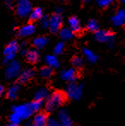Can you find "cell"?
Wrapping results in <instances>:
<instances>
[{"mask_svg":"<svg viewBox=\"0 0 125 126\" xmlns=\"http://www.w3.org/2000/svg\"><path fill=\"white\" fill-rule=\"evenodd\" d=\"M67 99V95L61 90H56L50 94L46 102V109L47 112H52L60 107Z\"/></svg>","mask_w":125,"mask_h":126,"instance_id":"1","label":"cell"},{"mask_svg":"<svg viewBox=\"0 0 125 126\" xmlns=\"http://www.w3.org/2000/svg\"><path fill=\"white\" fill-rule=\"evenodd\" d=\"M19 49L20 45L16 40H12V41L9 43L6 47L4 48V49H3V57H4L3 62L9 63L14 61L16 53L18 52Z\"/></svg>","mask_w":125,"mask_h":126,"instance_id":"2","label":"cell"},{"mask_svg":"<svg viewBox=\"0 0 125 126\" xmlns=\"http://www.w3.org/2000/svg\"><path fill=\"white\" fill-rule=\"evenodd\" d=\"M22 72V66L19 62L14 60L9 62L5 68V77L7 79H13L17 78Z\"/></svg>","mask_w":125,"mask_h":126,"instance_id":"3","label":"cell"},{"mask_svg":"<svg viewBox=\"0 0 125 126\" xmlns=\"http://www.w3.org/2000/svg\"><path fill=\"white\" fill-rule=\"evenodd\" d=\"M32 11V4L30 0H18L16 7V12L18 16L26 18L29 16Z\"/></svg>","mask_w":125,"mask_h":126,"instance_id":"4","label":"cell"},{"mask_svg":"<svg viewBox=\"0 0 125 126\" xmlns=\"http://www.w3.org/2000/svg\"><path fill=\"white\" fill-rule=\"evenodd\" d=\"M12 112L19 117L21 120L27 119L33 113L30 106H29V103L14 106L12 108Z\"/></svg>","mask_w":125,"mask_h":126,"instance_id":"5","label":"cell"},{"mask_svg":"<svg viewBox=\"0 0 125 126\" xmlns=\"http://www.w3.org/2000/svg\"><path fill=\"white\" fill-rule=\"evenodd\" d=\"M83 86L75 83H70L66 88V95L72 100H79L82 95Z\"/></svg>","mask_w":125,"mask_h":126,"instance_id":"6","label":"cell"},{"mask_svg":"<svg viewBox=\"0 0 125 126\" xmlns=\"http://www.w3.org/2000/svg\"><path fill=\"white\" fill-rule=\"evenodd\" d=\"M95 38L100 43H106L110 46L114 44V35L110 31L106 30H98L95 32Z\"/></svg>","mask_w":125,"mask_h":126,"instance_id":"7","label":"cell"},{"mask_svg":"<svg viewBox=\"0 0 125 126\" xmlns=\"http://www.w3.org/2000/svg\"><path fill=\"white\" fill-rule=\"evenodd\" d=\"M63 25V18L61 15L54 14L50 17V24H49V29L50 32L52 33L58 32L62 28Z\"/></svg>","mask_w":125,"mask_h":126,"instance_id":"8","label":"cell"},{"mask_svg":"<svg viewBox=\"0 0 125 126\" xmlns=\"http://www.w3.org/2000/svg\"><path fill=\"white\" fill-rule=\"evenodd\" d=\"M61 79L64 81H68L70 83H75V81L77 79V72L75 68H69L66 70H63L61 72Z\"/></svg>","mask_w":125,"mask_h":126,"instance_id":"9","label":"cell"},{"mask_svg":"<svg viewBox=\"0 0 125 126\" xmlns=\"http://www.w3.org/2000/svg\"><path fill=\"white\" fill-rule=\"evenodd\" d=\"M57 118H58L57 121L60 126H74L73 122L70 119L66 110H63V109L59 110L57 113Z\"/></svg>","mask_w":125,"mask_h":126,"instance_id":"10","label":"cell"},{"mask_svg":"<svg viewBox=\"0 0 125 126\" xmlns=\"http://www.w3.org/2000/svg\"><path fill=\"white\" fill-rule=\"evenodd\" d=\"M35 32V27L33 24L28 23L27 25H24L18 29L17 34L21 38H26V37H29L33 35Z\"/></svg>","mask_w":125,"mask_h":126,"instance_id":"11","label":"cell"},{"mask_svg":"<svg viewBox=\"0 0 125 126\" xmlns=\"http://www.w3.org/2000/svg\"><path fill=\"white\" fill-rule=\"evenodd\" d=\"M34 76V70L33 68H26L21 72L20 75L18 76V81L21 84H26L29 82Z\"/></svg>","mask_w":125,"mask_h":126,"instance_id":"12","label":"cell"},{"mask_svg":"<svg viewBox=\"0 0 125 126\" xmlns=\"http://www.w3.org/2000/svg\"><path fill=\"white\" fill-rule=\"evenodd\" d=\"M111 22L114 26L119 27L125 23V10L120 9L115 13V15L111 18Z\"/></svg>","mask_w":125,"mask_h":126,"instance_id":"13","label":"cell"},{"mask_svg":"<svg viewBox=\"0 0 125 126\" xmlns=\"http://www.w3.org/2000/svg\"><path fill=\"white\" fill-rule=\"evenodd\" d=\"M48 118L45 112H39L32 120V126H46Z\"/></svg>","mask_w":125,"mask_h":126,"instance_id":"14","label":"cell"},{"mask_svg":"<svg viewBox=\"0 0 125 126\" xmlns=\"http://www.w3.org/2000/svg\"><path fill=\"white\" fill-rule=\"evenodd\" d=\"M25 57L28 62L36 63L40 61V52H39V50L37 49H29V50H27Z\"/></svg>","mask_w":125,"mask_h":126,"instance_id":"15","label":"cell"},{"mask_svg":"<svg viewBox=\"0 0 125 126\" xmlns=\"http://www.w3.org/2000/svg\"><path fill=\"white\" fill-rule=\"evenodd\" d=\"M69 26L70 28L74 32H79L81 29V25L79 19L75 16H72L69 19Z\"/></svg>","mask_w":125,"mask_h":126,"instance_id":"16","label":"cell"},{"mask_svg":"<svg viewBox=\"0 0 125 126\" xmlns=\"http://www.w3.org/2000/svg\"><path fill=\"white\" fill-rule=\"evenodd\" d=\"M48 42H49V39H48L46 37L40 36V37H38V38H35L33 40V44L37 49H43V48L46 47V46L47 45Z\"/></svg>","mask_w":125,"mask_h":126,"instance_id":"17","label":"cell"},{"mask_svg":"<svg viewBox=\"0 0 125 126\" xmlns=\"http://www.w3.org/2000/svg\"><path fill=\"white\" fill-rule=\"evenodd\" d=\"M49 97V90L46 88H41L36 91L34 94V101H42L43 100Z\"/></svg>","mask_w":125,"mask_h":126,"instance_id":"18","label":"cell"},{"mask_svg":"<svg viewBox=\"0 0 125 126\" xmlns=\"http://www.w3.org/2000/svg\"><path fill=\"white\" fill-rule=\"evenodd\" d=\"M43 16H43V10L41 8H40V7H38V8L32 10L30 15H29V19L32 21H40Z\"/></svg>","mask_w":125,"mask_h":126,"instance_id":"19","label":"cell"},{"mask_svg":"<svg viewBox=\"0 0 125 126\" xmlns=\"http://www.w3.org/2000/svg\"><path fill=\"white\" fill-rule=\"evenodd\" d=\"M59 36L63 40H70L74 37V32L70 27H62L59 31Z\"/></svg>","mask_w":125,"mask_h":126,"instance_id":"20","label":"cell"},{"mask_svg":"<svg viewBox=\"0 0 125 126\" xmlns=\"http://www.w3.org/2000/svg\"><path fill=\"white\" fill-rule=\"evenodd\" d=\"M46 63L48 66H50V67H51V68H57L59 66V64H60L58 59L54 55H46Z\"/></svg>","mask_w":125,"mask_h":126,"instance_id":"21","label":"cell"},{"mask_svg":"<svg viewBox=\"0 0 125 126\" xmlns=\"http://www.w3.org/2000/svg\"><path fill=\"white\" fill-rule=\"evenodd\" d=\"M18 92H19V85L13 84L8 89L6 92V95L10 100H15L17 97Z\"/></svg>","mask_w":125,"mask_h":126,"instance_id":"22","label":"cell"},{"mask_svg":"<svg viewBox=\"0 0 125 126\" xmlns=\"http://www.w3.org/2000/svg\"><path fill=\"white\" fill-rule=\"evenodd\" d=\"M82 51H83L84 56L86 57V59H87L88 62H90L92 63H94V62H97V60H98V56H97V55L94 52V51H92L91 49H87V48H84Z\"/></svg>","mask_w":125,"mask_h":126,"instance_id":"23","label":"cell"},{"mask_svg":"<svg viewBox=\"0 0 125 126\" xmlns=\"http://www.w3.org/2000/svg\"><path fill=\"white\" fill-rule=\"evenodd\" d=\"M53 74V70L51 67L46 66H43L41 69L40 70V77L44 78V79H50Z\"/></svg>","mask_w":125,"mask_h":126,"instance_id":"24","label":"cell"},{"mask_svg":"<svg viewBox=\"0 0 125 126\" xmlns=\"http://www.w3.org/2000/svg\"><path fill=\"white\" fill-rule=\"evenodd\" d=\"M87 28L88 31L96 32L99 30V23L95 20H90L87 24Z\"/></svg>","mask_w":125,"mask_h":126,"instance_id":"25","label":"cell"},{"mask_svg":"<svg viewBox=\"0 0 125 126\" xmlns=\"http://www.w3.org/2000/svg\"><path fill=\"white\" fill-rule=\"evenodd\" d=\"M29 106H30L33 112H38L42 107V101H33L29 103Z\"/></svg>","mask_w":125,"mask_h":126,"instance_id":"26","label":"cell"},{"mask_svg":"<svg viewBox=\"0 0 125 126\" xmlns=\"http://www.w3.org/2000/svg\"><path fill=\"white\" fill-rule=\"evenodd\" d=\"M71 63L75 68H81L83 65V60L80 56H74L72 58Z\"/></svg>","mask_w":125,"mask_h":126,"instance_id":"27","label":"cell"},{"mask_svg":"<svg viewBox=\"0 0 125 126\" xmlns=\"http://www.w3.org/2000/svg\"><path fill=\"white\" fill-rule=\"evenodd\" d=\"M63 49H64V44H63V42H58L55 45V47H54L53 52L55 55H60V54L63 53Z\"/></svg>","mask_w":125,"mask_h":126,"instance_id":"28","label":"cell"},{"mask_svg":"<svg viewBox=\"0 0 125 126\" xmlns=\"http://www.w3.org/2000/svg\"><path fill=\"white\" fill-rule=\"evenodd\" d=\"M49 24H50V18L47 16H43L41 20L40 21V25L43 28H49Z\"/></svg>","mask_w":125,"mask_h":126,"instance_id":"29","label":"cell"},{"mask_svg":"<svg viewBox=\"0 0 125 126\" xmlns=\"http://www.w3.org/2000/svg\"><path fill=\"white\" fill-rule=\"evenodd\" d=\"M9 119H10V123H12V124H15V125H19L20 122L22 121L21 119H20V118L18 117L17 115H16L15 113H11L10 115V118H9Z\"/></svg>","mask_w":125,"mask_h":126,"instance_id":"30","label":"cell"},{"mask_svg":"<svg viewBox=\"0 0 125 126\" xmlns=\"http://www.w3.org/2000/svg\"><path fill=\"white\" fill-rule=\"evenodd\" d=\"M114 0H98V3L102 8H106L113 3Z\"/></svg>","mask_w":125,"mask_h":126,"instance_id":"31","label":"cell"},{"mask_svg":"<svg viewBox=\"0 0 125 126\" xmlns=\"http://www.w3.org/2000/svg\"><path fill=\"white\" fill-rule=\"evenodd\" d=\"M46 126H60L59 125L58 121L57 119L53 118H48V122H47V125Z\"/></svg>","mask_w":125,"mask_h":126,"instance_id":"32","label":"cell"},{"mask_svg":"<svg viewBox=\"0 0 125 126\" xmlns=\"http://www.w3.org/2000/svg\"><path fill=\"white\" fill-rule=\"evenodd\" d=\"M62 12H63V9L61 8V7H57V8H56V10H55V14H57V15H61V14H62Z\"/></svg>","mask_w":125,"mask_h":126,"instance_id":"33","label":"cell"},{"mask_svg":"<svg viewBox=\"0 0 125 126\" xmlns=\"http://www.w3.org/2000/svg\"><path fill=\"white\" fill-rule=\"evenodd\" d=\"M5 3H6V5L9 7V8H11V7L13 6L12 0H6V1H5Z\"/></svg>","mask_w":125,"mask_h":126,"instance_id":"34","label":"cell"},{"mask_svg":"<svg viewBox=\"0 0 125 126\" xmlns=\"http://www.w3.org/2000/svg\"><path fill=\"white\" fill-rule=\"evenodd\" d=\"M3 93H4V88H3V85L0 84V97L3 95Z\"/></svg>","mask_w":125,"mask_h":126,"instance_id":"35","label":"cell"},{"mask_svg":"<svg viewBox=\"0 0 125 126\" xmlns=\"http://www.w3.org/2000/svg\"><path fill=\"white\" fill-rule=\"evenodd\" d=\"M25 126H32V121H27V123H26V125Z\"/></svg>","mask_w":125,"mask_h":126,"instance_id":"36","label":"cell"},{"mask_svg":"<svg viewBox=\"0 0 125 126\" xmlns=\"http://www.w3.org/2000/svg\"><path fill=\"white\" fill-rule=\"evenodd\" d=\"M6 126H18L17 125H15V124H12V123H10V124H8Z\"/></svg>","mask_w":125,"mask_h":126,"instance_id":"37","label":"cell"},{"mask_svg":"<svg viewBox=\"0 0 125 126\" xmlns=\"http://www.w3.org/2000/svg\"><path fill=\"white\" fill-rule=\"evenodd\" d=\"M84 2H89V1H91V0H83Z\"/></svg>","mask_w":125,"mask_h":126,"instance_id":"38","label":"cell"},{"mask_svg":"<svg viewBox=\"0 0 125 126\" xmlns=\"http://www.w3.org/2000/svg\"><path fill=\"white\" fill-rule=\"evenodd\" d=\"M122 1H123V3H125V0H122Z\"/></svg>","mask_w":125,"mask_h":126,"instance_id":"39","label":"cell"},{"mask_svg":"<svg viewBox=\"0 0 125 126\" xmlns=\"http://www.w3.org/2000/svg\"><path fill=\"white\" fill-rule=\"evenodd\" d=\"M55 1H61V0H55Z\"/></svg>","mask_w":125,"mask_h":126,"instance_id":"40","label":"cell"}]
</instances>
